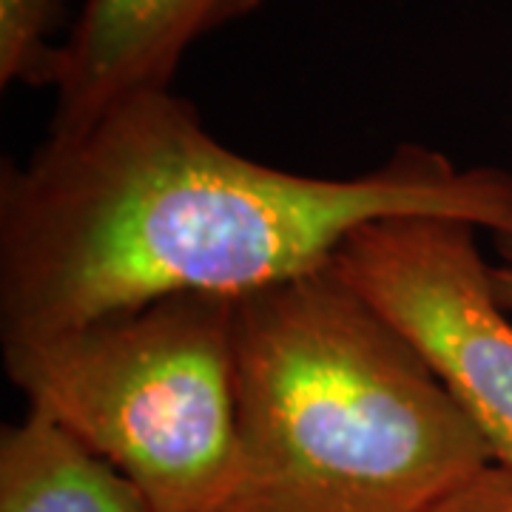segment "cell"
<instances>
[{"mask_svg": "<svg viewBox=\"0 0 512 512\" xmlns=\"http://www.w3.org/2000/svg\"><path fill=\"white\" fill-rule=\"evenodd\" d=\"M387 217H453L512 245V174L402 143L356 177L237 154L165 92L46 137L0 177V339L77 328L174 293L248 296L328 268Z\"/></svg>", "mask_w": 512, "mask_h": 512, "instance_id": "1", "label": "cell"}, {"mask_svg": "<svg viewBox=\"0 0 512 512\" xmlns=\"http://www.w3.org/2000/svg\"><path fill=\"white\" fill-rule=\"evenodd\" d=\"M430 512H512V470L487 464Z\"/></svg>", "mask_w": 512, "mask_h": 512, "instance_id": "8", "label": "cell"}, {"mask_svg": "<svg viewBox=\"0 0 512 512\" xmlns=\"http://www.w3.org/2000/svg\"><path fill=\"white\" fill-rule=\"evenodd\" d=\"M265 0H83L60 46L49 137L89 128L114 103L171 89L200 37L245 18Z\"/></svg>", "mask_w": 512, "mask_h": 512, "instance_id": "5", "label": "cell"}, {"mask_svg": "<svg viewBox=\"0 0 512 512\" xmlns=\"http://www.w3.org/2000/svg\"><path fill=\"white\" fill-rule=\"evenodd\" d=\"M237 299L174 293L77 328L3 339L32 410L114 464L154 512H211L237 447Z\"/></svg>", "mask_w": 512, "mask_h": 512, "instance_id": "3", "label": "cell"}, {"mask_svg": "<svg viewBox=\"0 0 512 512\" xmlns=\"http://www.w3.org/2000/svg\"><path fill=\"white\" fill-rule=\"evenodd\" d=\"M501 262L493 265V288L504 311L512 316V245H498Z\"/></svg>", "mask_w": 512, "mask_h": 512, "instance_id": "9", "label": "cell"}, {"mask_svg": "<svg viewBox=\"0 0 512 512\" xmlns=\"http://www.w3.org/2000/svg\"><path fill=\"white\" fill-rule=\"evenodd\" d=\"M0 512H154L134 481L40 410L0 430Z\"/></svg>", "mask_w": 512, "mask_h": 512, "instance_id": "6", "label": "cell"}, {"mask_svg": "<svg viewBox=\"0 0 512 512\" xmlns=\"http://www.w3.org/2000/svg\"><path fill=\"white\" fill-rule=\"evenodd\" d=\"M66 0H0V86H52L60 72V46L52 32L60 26Z\"/></svg>", "mask_w": 512, "mask_h": 512, "instance_id": "7", "label": "cell"}, {"mask_svg": "<svg viewBox=\"0 0 512 512\" xmlns=\"http://www.w3.org/2000/svg\"><path fill=\"white\" fill-rule=\"evenodd\" d=\"M473 222L387 217L356 228L333 268L413 345L458 410L512 470V316Z\"/></svg>", "mask_w": 512, "mask_h": 512, "instance_id": "4", "label": "cell"}, {"mask_svg": "<svg viewBox=\"0 0 512 512\" xmlns=\"http://www.w3.org/2000/svg\"><path fill=\"white\" fill-rule=\"evenodd\" d=\"M237 447L211 512H430L493 453L333 268L237 299Z\"/></svg>", "mask_w": 512, "mask_h": 512, "instance_id": "2", "label": "cell"}]
</instances>
